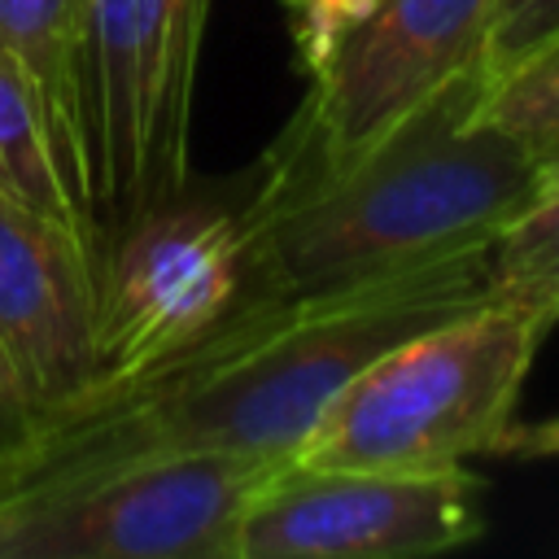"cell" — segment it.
I'll return each mask as SVG.
<instances>
[{
	"instance_id": "30bf717a",
	"label": "cell",
	"mask_w": 559,
	"mask_h": 559,
	"mask_svg": "<svg viewBox=\"0 0 559 559\" xmlns=\"http://www.w3.org/2000/svg\"><path fill=\"white\" fill-rule=\"evenodd\" d=\"M0 44L31 79L61 188L70 205L83 214V223L100 236V253H105V227L96 205V153L87 122V79H83L87 0H0Z\"/></svg>"
},
{
	"instance_id": "ba28073f",
	"label": "cell",
	"mask_w": 559,
	"mask_h": 559,
	"mask_svg": "<svg viewBox=\"0 0 559 559\" xmlns=\"http://www.w3.org/2000/svg\"><path fill=\"white\" fill-rule=\"evenodd\" d=\"M480 533V480L467 467L362 472L288 459L249 498L231 559H411Z\"/></svg>"
},
{
	"instance_id": "e0dca14e",
	"label": "cell",
	"mask_w": 559,
	"mask_h": 559,
	"mask_svg": "<svg viewBox=\"0 0 559 559\" xmlns=\"http://www.w3.org/2000/svg\"><path fill=\"white\" fill-rule=\"evenodd\" d=\"M485 454L498 459H559V415L550 419H507Z\"/></svg>"
},
{
	"instance_id": "8fae6325",
	"label": "cell",
	"mask_w": 559,
	"mask_h": 559,
	"mask_svg": "<svg viewBox=\"0 0 559 559\" xmlns=\"http://www.w3.org/2000/svg\"><path fill=\"white\" fill-rule=\"evenodd\" d=\"M0 192H9L26 210L66 227L92 253L96 275H100V236L70 205L52 148H48V127H44L35 87L4 44H0Z\"/></svg>"
},
{
	"instance_id": "8992f818",
	"label": "cell",
	"mask_w": 559,
	"mask_h": 559,
	"mask_svg": "<svg viewBox=\"0 0 559 559\" xmlns=\"http://www.w3.org/2000/svg\"><path fill=\"white\" fill-rule=\"evenodd\" d=\"M493 0H367L310 74L284 135L258 166V188L328 179L389 140L459 74L480 70Z\"/></svg>"
},
{
	"instance_id": "7c38bea8",
	"label": "cell",
	"mask_w": 559,
	"mask_h": 559,
	"mask_svg": "<svg viewBox=\"0 0 559 559\" xmlns=\"http://www.w3.org/2000/svg\"><path fill=\"white\" fill-rule=\"evenodd\" d=\"M489 297L559 323V162L542 166L528 201L493 236Z\"/></svg>"
},
{
	"instance_id": "6da1fadb",
	"label": "cell",
	"mask_w": 559,
	"mask_h": 559,
	"mask_svg": "<svg viewBox=\"0 0 559 559\" xmlns=\"http://www.w3.org/2000/svg\"><path fill=\"white\" fill-rule=\"evenodd\" d=\"M485 301L489 245L345 293L258 297L114 393L48 415L35 445L0 472V502L170 450L297 459L371 358Z\"/></svg>"
},
{
	"instance_id": "5b68a950",
	"label": "cell",
	"mask_w": 559,
	"mask_h": 559,
	"mask_svg": "<svg viewBox=\"0 0 559 559\" xmlns=\"http://www.w3.org/2000/svg\"><path fill=\"white\" fill-rule=\"evenodd\" d=\"M288 459L170 450L0 502V559H231L249 498Z\"/></svg>"
},
{
	"instance_id": "4fadbf2b",
	"label": "cell",
	"mask_w": 559,
	"mask_h": 559,
	"mask_svg": "<svg viewBox=\"0 0 559 559\" xmlns=\"http://www.w3.org/2000/svg\"><path fill=\"white\" fill-rule=\"evenodd\" d=\"M472 118L520 140L542 166L559 162V39L489 83Z\"/></svg>"
},
{
	"instance_id": "7a4b0ae2",
	"label": "cell",
	"mask_w": 559,
	"mask_h": 559,
	"mask_svg": "<svg viewBox=\"0 0 559 559\" xmlns=\"http://www.w3.org/2000/svg\"><path fill=\"white\" fill-rule=\"evenodd\" d=\"M480 70L459 74L349 170L249 192L258 297L345 293L437 258L493 245L542 179L507 131L472 118Z\"/></svg>"
},
{
	"instance_id": "5bb4252c",
	"label": "cell",
	"mask_w": 559,
	"mask_h": 559,
	"mask_svg": "<svg viewBox=\"0 0 559 559\" xmlns=\"http://www.w3.org/2000/svg\"><path fill=\"white\" fill-rule=\"evenodd\" d=\"M559 39V0H493L485 44H480V79L485 87L537 57Z\"/></svg>"
},
{
	"instance_id": "9a60e30c",
	"label": "cell",
	"mask_w": 559,
	"mask_h": 559,
	"mask_svg": "<svg viewBox=\"0 0 559 559\" xmlns=\"http://www.w3.org/2000/svg\"><path fill=\"white\" fill-rule=\"evenodd\" d=\"M280 4L288 13V31H293V44H297L306 74H314L328 61L336 39L367 9V0H280Z\"/></svg>"
},
{
	"instance_id": "52a82bcc",
	"label": "cell",
	"mask_w": 559,
	"mask_h": 559,
	"mask_svg": "<svg viewBox=\"0 0 559 559\" xmlns=\"http://www.w3.org/2000/svg\"><path fill=\"white\" fill-rule=\"evenodd\" d=\"M214 0H87V122L105 240L192 183V96Z\"/></svg>"
},
{
	"instance_id": "277c9868",
	"label": "cell",
	"mask_w": 559,
	"mask_h": 559,
	"mask_svg": "<svg viewBox=\"0 0 559 559\" xmlns=\"http://www.w3.org/2000/svg\"><path fill=\"white\" fill-rule=\"evenodd\" d=\"M249 192L253 179L231 192L188 183L175 201L140 214L105 240L96 275L92 380L70 406L114 393L131 376L175 358L258 301Z\"/></svg>"
},
{
	"instance_id": "9c48e42d",
	"label": "cell",
	"mask_w": 559,
	"mask_h": 559,
	"mask_svg": "<svg viewBox=\"0 0 559 559\" xmlns=\"http://www.w3.org/2000/svg\"><path fill=\"white\" fill-rule=\"evenodd\" d=\"M92 332V253L66 227L0 192V354L44 419L87 389Z\"/></svg>"
},
{
	"instance_id": "3957f363",
	"label": "cell",
	"mask_w": 559,
	"mask_h": 559,
	"mask_svg": "<svg viewBox=\"0 0 559 559\" xmlns=\"http://www.w3.org/2000/svg\"><path fill=\"white\" fill-rule=\"evenodd\" d=\"M550 319L485 301L371 358L323 411L297 463L362 472H450L485 454L515 415Z\"/></svg>"
},
{
	"instance_id": "2e32d148",
	"label": "cell",
	"mask_w": 559,
	"mask_h": 559,
	"mask_svg": "<svg viewBox=\"0 0 559 559\" xmlns=\"http://www.w3.org/2000/svg\"><path fill=\"white\" fill-rule=\"evenodd\" d=\"M39 424H44V415L31 406V397L22 393L13 367H9L4 354H0V472L35 445Z\"/></svg>"
}]
</instances>
